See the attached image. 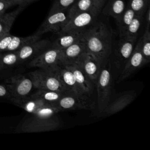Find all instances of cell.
<instances>
[{"label": "cell", "mask_w": 150, "mask_h": 150, "mask_svg": "<svg viewBox=\"0 0 150 150\" xmlns=\"http://www.w3.org/2000/svg\"><path fill=\"white\" fill-rule=\"evenodd\" d=\"M87 52L93 55L101 66L108 63L111 53L112 33L103 22H95L83 30Z\"/></svg>", "instance_id": "obj_1"}, {"label": "cell", "mask_w": 150, "mask_h": 150, "mask_svg": "<svg viewBox=\"0 0 150 150\" xmlns=\"http://www.w3.org/2000/svg\"><path fill=\"white\" fill-rule=\"evenodd\" d=\"M28 76L33 82L34 88L73 94L60 80L52 69L36 70L30 72Z\"/></svg>", "instance_id": "obj_2"}, {"label": "cell", "mask_w": 150, "mask_h": 150, "mask_svg": "<svg viewBox=\"0 0 150 150\" xmlns=\"http://www.w3.org/2000/svg\"><path fill=\"white\" fill-rule=\"evenodd\" d=\"M96 86L97 90L98 111L103 113L110 103L111 90V77L108 63L102 66Z\"/></svg>", "instance_id": "obj_3"}, {"label": "cell", "mask_w": 150, "mask_h": 150, "mask_svg": "<svg viewBox=\"0 0 150 150\" xmlns=\"http://www.w3.org/2000/svg\"><path fill=\"white\" fill-rule=\"evenodd\" d=\"M60 126L56 114L49 117H42L31 114L22 123L19 130L23 132H37L53 131Z\"/></svg>", "instance_id": "obj_4"}, {"label": "cell", "mask_w": 150, "mask_h": 150, "mask_svg": "<svg viewBox=\"0 0 150 150\" xmlns=\"http://www.w3.org/2000/svg\"><path fill=\"white\" fill-rule=\"evenodd\" d=\"M4 84L8 87L12 98H22L29 96L33 88V82L29 77L17 74L5 79Z\"/></svg>", "instance_id": "obj_5"}, {"label": "cell", "mask_w": 150, "mask_h": 150, "mask_svg": "<svg viewBox=\"0 0 150 150\" xmlns=\"http://www.w3.org/2000/svg\"><path fill=\"white\" fill-rule=\"evenodd\" d=\"M69 19L68 9L49 12L45 20L35 33L39 36L48 32L58 34Z\"/></svg>", "instance_id": "obj_6"}, {"label": "cell", "mask_w": 150, "mask_h": 150, "mask_svg": "<svg viewBox=\"0 0 150 150\" xmlns=\"http://www.w3.org/2000/svg\"><path fill=\"white\" fill-rule=\"evenodd\" d=\"M63 63L62 49L49 47L29 61V67L50 69Z\"/></svg>", "instance_id": "obj_7"}, {"label": "cell", "mask_w": 150, "mask_h": 150, "mask_svg": "<svg viewBox=\"0 0 150 150\" xmlns=\"http://www.w3.org/2000/svg\"><path fill=\"white\" fill-rule=\"evenodd\" d=\"M100 12L96 8H93L74 15L69 19L58 34L71 30L84 29L96 21Z\"/></svg>", "instance_id": "obj_8"}, {"label": "cell", "mask_w": 150, "mask_h": 150, "mask_svg": "<svg viewBox=\"0 0 150 150\" xmlns=\"http://www.w3.org/2000/svg\"><path fill=\"white\" fill-rule=\"evenodd\" d=\"M60 111L64 110H89L93 108L90 99L77 96L73 94H66L58 101L52 103Z\"/></svg>", "instance_id": "obj_9"}, {"label": "cell", "mask_w": 150, "mask_h": 150, "mask_svg": "<svg viewBox=\"0 0 150 150\" xmlns=\"http://www.w3.org/2000/svg\"><path fill=\"white\" fill-rule=\"evenodd\" d=\"M141 43L142 38H140L134 47L131 56L123 67L122 71L118 79L119 81H122L131 76L137 70L145 64L142 54Z\"/></svg>", "instance_id": "obj_10"}, {"label": "cell", "mask_w": 150, "mask_h": 150, "mask_svg": "<svg viewBox=\"0 0 150 150\" xmlns=\"http://www.w3.org/2000/svg\"><path fill=\"white\" fill-rule=\"evenodd\" d=\"M51 42L47 39L38 40L28 43L17 50L19 65L22 64L42 53L50 46Z\"/></svg>", "instance_id": "obj_11"}, {"label": "cell", "mask_w": 150, "mask_h": 150, "mask_svg": "<svg viewBox=\"0 0 150 150\" xmlns=\"http://www.w3.org/2000/svg\"><path fill=\"white\" fill-rule=\"evenodd\" d=\"M74 63H76L80 66L96 86L102 67L99 62L93 55L86 52Z\"/></svg>", "instance_id": "obj_12"}, {"label": "cell", "mask_w": 150, "mask_h": 150, "mask_svg": "<svg viewBox=\"0 0 150 150\" xmlns=\"http://www.w3.org/2000/svg\"><path fill=\"white\" fill-rule=\"evenodd\" d=\"M63 64L73 73L75 80L83 94L90 98L93 92L94 87L96 86L95 84L76 63H63Z\"/></svg>", "instance_id": "obj_13"}, {"label": "cell", "mask_w": 150, "mask_h": 150, "mask_svg": "<svg viewBox=\"0 0 150 150\" xmlns=\"http://www.w3.org/2000/svg\"><path fill=\"white\" fill-rule=\"evenodd\" d=\"M52 69L54 70L63 83L73 94L79 97L90 99L83 94L77 84L73 73L63 63Z\"/></svg>", "instance_id": "obj_14"}, {"label": "cell", "mask_w": 150, "mask_h": 150, "mask_svg": "<svg viewBox=\"0 0 150 150\" xmlns=\"http://www.w3.org/2000/svg\"><path fill=\"white\" fill-rule=\"evenodd\" d=\"M136 40L137 38H120V42L115 52L116 64L118 67H124L134 50Z\"/></svg>", "instance_id": "obj_15"}, {"label": "cell", "mask_w": 150, "mask_h": 150, "mask_svg": "<svg viewBox=\"0 0 150 150\" xmlns=\"http://www.w3.org/2000/svg\"><path fill=\"white\" fill-rule=\"evenodd\" d=\"M87 52L84 40L82 37L74 43L62 49L63 63H74Z\"/></svg>", "instance_id": "obj_16"}, {"label": "cell", "mask_w": 150, "mask_h": 150, "mask_svg": "<svg viewBox=\"0 0 150 150\" xmlns=\"http://www.w3.org/2000/svg\"><path fill=\"white\" fill-rule=\"evenodd\" d=\"M9 100L30 114H33L40 107L50 104L39 98L32 97L30 95L22 98H11Z\"/></svg>", "instance_id": "obj_17"}, {"label": "cell", "mask_w": 150, "mask_h": 150, "mask_svg": "<svg viewBox=\"0 0 150 150\" xmlns=\"http://www.w3.org/2000/svg\"><path fill=\"white\" fill-rule=\"evenodd\" d=\"M83 30H71L59 33L60 36L50 44V47L64 49L69 47L82 37Z\"/></svg>", "instance_id": "obj_18"}, {"label": "cell", "mask_w": 150, "mask_h": 150, "mask_svg": "<svg viewBox=\"0 0 150 150\" xmlns=\"http://www.w3.org/2000/svg\"><path fill=\"white\" fill-rule=\"evenodd\" d=\"M127 5L125 0H108L101 12L104 15L114 18L117 22L125 11Z\"/></svg>", "instance_id": "obj_19"}, {"label": "cell", "mask_w": 150, "mask_h": 150, "mask_svg": "<svg viewBox=\"0 0 150 150\" xmlns=\"http://www.w3.org/2000/svg\"><path fill=\"white\" fill-rule=\"evenodd\" d=\"M134 97L131 94H125L115 100L108 105L103 113L107 115L117 113L126 107L133 100Z\"/></svg>", "instance_id": "obj_20"}, {"label": "cell", "mask_w": 150, "mask_h": 150, "mask_svg": "<svg viewBox=\"0 0 150 150\" xmlns=\"http://www.w3.org/2000/svg\"><path fill=\"white\" fill-rule=\"evenodd\" d=\"M23 8V6H19V7L14 11L8 13L4 12L0 15V33L9 32V30L14 21Z\"/></svg>", "instance_id": "obj_21"}, {"label": "cell", "mask_w": 150, "mask_h": 150, "mask_svg": "<svg viewBox=\"0 0 150 150\" xmlns=\"http://www.w3.org/2000/svg\"><path fill=\"white\" fill-rule=\"evenodd\" d=\"M40 36H41L37 35L35 33L26 37H18L13 36V38L8 46L7 47L5 52L18 50L20 48L28 43L39 40Z\"/></svg>", "instance_id": "obj_22"}, {"label": "cell", "mask_w": 150, "mask_h": 150, "mask_svg": "<svg viewBox=\"0 0 150 150\" xmlns=\"http://www.w3.org/2000/svg\"><path fill=\"white\" fill-rule=\"evenodd\" d=\"M18 65L19 59L17 50L0 53V71Z\"/></svg>", "instance_id": "obj_23"}, {"label": "cell", "mask_w": 150, "mask_h": 150, "mask_svg": "<svg viewBox=\"0 0 150 150\" xmlns=\"http://www.w3.org/2000/svg\"><path fill=\"white\" fill-rule=\"evenodd\" d=\"M36 90H37L35 93L30 94V96L33 97L39 98L50 104L58 101L64 95L66 94V93H63L59 91H52L49 90H43V89H36Z\"/></svg>", "instance_id": "obj_24"}, {"label": "cell", "mask_w": 150, "mask_h": 150, "mask_svg": "<svg viewBox=\"0 0 150 150\" xmlns=\"http://www.w3.org/2000/svg\"><path fill=\"white\" fill-rule=\"evenodd\" d=\"M93 8H95L93 0H76L68 9L69 18L70 19L79 13L89 11Z\"/></svg>", "instance_id": "obj_25"}, {"label": "cell", "mask_w": 150, "mask_h": 150, "mask_svg": "<svg viewBox=\"0 0 150 150\" xmlns=\"http://www.w3.org/2000/svg\"><path fill=\"white\" fill-rule=\"evenodd\" d=\"M135 13L133 10L131 9L128 5H127V7L121 16L119 20L117 22L120 38H121L124 36L128 26L132 21L133 18L135 16Z\"/></svg>", "instance_id": "obj_26"}, {"label": "cell", "mask_w": 150, "mask_h": 150, "mask_svg": "<svg viewBox=\"0 0 150 150\" xmlns=\"http://www.w3.org/2000/svg\"><path fill=\"white\" fill-rule=\"evenodd\" d=\"M144 15V14H135L134 17L133 18L129 25L128 26L122 37H127L128 38H137L139 30L143 21Z\"/></svg>", "instance_id": "obj_27"}, {"label": "cell", "mask_w": 150, "mask_h": 150, "mask_svg": "<svg viewBox=\"0 0 150 150\" xmlns=\"http://www.w3.org/2000/svg\"><path fill=\"white\" fill-rule=\"evenodd\" d=\"M141 49L143 59L145 64L150 61V30L149 27H146L144 35L141 37Z\"/></svg>", "instance_id": "obj_28"}, {"label": "cell", "mask_w": 150, "mask_h": 150, "mask_svg": "<svg viewBox=\"0 0 150 150\" xmlns=\"http://www.w3.org/2000/svg\"><path fill=\"white\" fill-rule=\"evenodd\" d=\"M150 0H129L127 5L133 10L135 14L144 15L149 6Z\"/></svg>", "instance_id": "obj_29"}, {"label": "cell", "mask_w": 150, "mask_h": 150, "mask_svg": "<svg viewBox=\"0 0 150 150\" xmlns=\"http://www.w3.org/2000/svg\"><path fill=\"white\" fill-rule=\"evenodd\" d=\"M76 0H54L49 12L68 9Z\"/></svg>", "instance_id": "obj_30"}, {"label": "cell", "mask_w": 150, "mask_h": 150, "mask_svg": "<svg viewBox=\"0 0 150 150\" xmlns=\"http://www.w3.org/2000/svg\"><path fill=\"white\" fill-rule=\"evenodd\" d=\"M13 35H12L9 32H8L0 40V53L5 52L7 47L11 42Z\"/></svg>", "instance_id": "obj_31"}, {"label": "cell", "mask_w": 150, "mask_h": 150, "mask_svg": "<svg viewBox=\"0 0 150 150\" xmlns=\"http://www.w3.org/2000/svg\"><path fill=\"white\" fill-rule=\"evenodd\" d=\"M12 98L11 94L5 84H0V98L9 100Z\"/></svg>", "instance_id": "obj_32"}, {"label": "cell", "mask_w": 150, "mask_h": 150, "mask_svg": "<svg viewBox=\"0 0 150 150\" xmlns=\"http://www.w3.org/2000/svg\"><path fill=\"white\" fill-rule=\"evenodd\" d=\"M36 0H12L10 2L12 6L18 5L19 6H21L24 8L27 5L34 2Z\"/></svg>", "instance_id": "obj_33"}, {"label": "cell", "mask_w": 150, "mask_h": 150, "mask_svg": "<svg viewBox=\"0 0 150 150\" xmlns=\"http://www.w3.org/2000/svg\"><path fill=\"white\" fill-rule=\"evenodd\" d=\"M12 6L9 1L0 0V14H2L9 7Z\"/></svg>", "instance_id": "obj_34"}, {"label": "cell", "mask_w": 150, "mask_h": 150, "mask_svg": "<svg viewBox=\"0 0 150 150\" xmlns=\"http://www.w3.org/2000/svg\"><path fill=\"white\" fill-rule=\"evenodd\" d=\"M94 7L98 11L101 12V10L107 0H93Z\"/></svg>", "instance_id": "obj_35"}, {"label": "cell", "mask_w": 150, "mask_h": 150, "mask_svg": "<svg viewBox=\"0 0 150 150\" xmlns=\"http://www.w3.org/2000/svg\"><path fill=\"white\" fill-rule=\"evenodd\" d=\"M144 17H145V21L146 23V27L150 26V8L149 6L146 8Z\"/></svg>", "instance_id": "obj_36"}, {"label": "cell", "mask_w": 150, "mask_h": 150, "mask_svg": "<svg viewBox=\"0 0 150 150\" xmlns=\"http://www.w3.org/2000/svg\"><path fill=\"white\" fill-rule=\"evenodd\" d=\"M7 33H0V40L5 36V34H6Z\"/></svg>", "instance_id": "obj_37"}, {"label": "cell", "mask_w": 150, "mask_h": 150, "mask_svg": "<svg viewBox=\"0 0 150 150\" xmlns=\"http://www.w3.org/2000/svg\"><path fill=\"white\" fill-rule=\"evenodd\" d=\"M3 1H9V2H10V1H11L12 0H3Z\"/></svg>", "instance_id": "obj_38"}, {"label": "cell", "mask_w": 150, "mask_h": 150, "mask_svg": "<svg viewBox=\"0 0 150 150\" xmlns=\"http://www.w3.org/2000/svg\"><path fill=\"white\" fill-rule=\"evenodd\" d=\"M2 15V14H0V15Z\"/></svg>", "instance_id": "obj_39"}]
</instances>
